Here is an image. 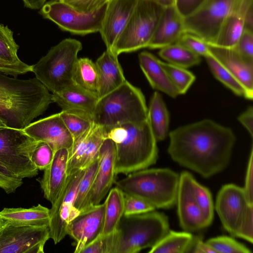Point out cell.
Instances as JSON below:
<instances>
[{"label":"cell","mask_w":253,"mask_h":253,"mask_svg":"<svg viewBox=\"0 0 253 253\" xmlns=\"http://www.w3.org/2000/svg\"><path fill=\"white\" fill-rule=\"evenodd\" d=\"M193 197L208 223L210 225L214 216V205L211 194L206 187L199 183L192 177L191 181Z\"/></svg>","instance_id":"35"},{"label":"cell","mask_w":253,"mask_h":253,"mask_svg":"<svg viewBox=\"0 0 253 253\" xmlns=\"http://www.w3.org/2000/svg\"><path fill=\"white\" fill-rule=\"evenodd\" d=\"M23 179L17 177L6 166L0 162V180L3 190L7 194L14 193L23 184Z\"/></svg>","instance_id":"44"},{"label":"cell","mask_w":253,"mask_h":253,"mask_svg":"<svg viewBox=\"0 0 253 253\" xmlns=\"http://www.w3.org/2000/svg\"><path fill=\"white\" fill-rule=\"evenodd\" d=\"M189 253H216L214 250L206 242H204L201 236H194L192 245Z\"/></svg>","instance_id":"51"},{"label":"cell","mask_w":253,"mask_h":253,"mask_svg":"<svg viewBox=\"0 0 253 253\" xmlns=\"http://www.w3.org/2000/svg\"><path fill=\"white\" fill-rule=\"evenodd\" d=\"M31 72H32V65L23 61L12 63L0 59V73L16 78Z\"/></svg>","instance_id":"46"},{"label":"cell","mask_w":253,"mask_h":253,"mask_svg":"<svg viewBox=\"0 0 253 253\" xmlns=\"http://www.w3.org/2000/svg\"><path fill=\"white\" fill-rule=\"evenodd\" d=\"M206 242L216 253H251L252 251L244 245L233 238L222 236L212 238Z\"/></svg>","instance_id":"40"},{"label":"cell","mask_w":253,"mask_h":253,"mask_svg":"<svg viewBox=\"0 0 253 253\" xmlns=\"http://www.w3.org/2000/svg\"><path fill=\"white\" fill-rule=\"evenodd\" d=\"M69 153V150L66 148L56 150L51 163L44 169L42 176L37 179L43 192L44 197L51 205L57 200L67 179Z\"/></svg>","instance_id":"22"},{"label":"cell","mask_w":253,"mask_h":253,"mask_svg":"<svg viewBox=\"0 0 253 253\" xmlns=\"http://www.w3.org/2000/svg\"><path fill=\"white\" fill-rule=\"evenodd\" d=\"M53 102L62 111L82 115L93 120L99 97L76 84L56 93H52Z\"/></svg>","instance_id":"23"},{"label":"cell","mask_w":253,"mask_h":253,"mask_svg":"<svg viewBox=\"0 0 253 253\" xmlns=\"http://www.w3.org/2000/svg\"><path fill=\"white\" fill-rule=\"evenodd\" d=\"M53 102L52 94L36 77L19 79L0 73V118L23 129Z\"/></svg>","instance_id":"2"},{"label":"cell","mask_w":253,"mask_h":253,"mask_svg":"<svg viewBox=\"0 0 253 253\" xmlns=\"http://www.w3.org/2000/svg\"><path fill=\"white\" fill-rule=\"evenodd\" d=\"M151 0H138L134 11L117 41L113 53L117 55L147 47L164 9Z\"/></svg>","instance_id":"9"},{"label":"cell","mask_w":253,"mask_h":253,"mask_svg":"<svg viewBox=\"0 0 253 253\" xmlns=\"http://www.w3.org/2000/svg\"><path fill=\"white\" fill-rule=\"evenodd\" d=\"M0 188H2V186H1V185L0 184ZM1 219L0 218V226L1 225Z\"/></svg>","instance_id":"56"},{"label":"cell","mask_w":253,"mask_h":253,"mask_svg":"<svg viewBox=\"0 0 253 253\" xmlns=\"http://www.w3.org/2000/svg\"><path fill=\"white\" fill-rule=\"evenodd\" d=\"M104 203L89 206L70 221L67 227V235L76 244L75 253H80L85 246L102 234L104 222Z\"/></svg>","instance_id":"15"},{"label":"cell","mask_w":253,"mask_h":253,"mask_svg":"<svg viewBox=\"0 0 253 253\" xmlns=\"http://www.w3.org/2000/svg\"><path fill=\"white\" fill-rule=\"evenodd\" d=\"M253 148L252 147L245 176L244 187L243 188L250 204L253 205Z\"/></svg>","instance_id":"48"},{"label":"cell","mask_w":253,"mask_h":253,"mask_svg":"<svg viewBox=\"0 0 253 253\" xmlns=\"http://www.w3.org/2000/svg\"><path fill=\"white\" fill-rule=\"evenodd\" d=\"M19 47L13 38V32L0 23V59L12 63L21 62L17 55Z\"/></svg>","instance_id":"39"},{"label":"cell","mask_w":253,"mask_h":253,"mask_svg":"<svg viewBox=\"0 0 253 253\" xmlns=\"http://www.w3.org/2000/svg\"><path fill=\"white\" fill-rule=\"evenodd\" d=\"M82 48L80 41L64 39L32 65V72L49 91L58 93L74 84L78 54Z\"/></svg>","instance_id":"7"},{"label":"cell","mask_w":253,"mask_h":253,"mask_svg":"<svg viewBox=\"0 0 253 253\" xmlns=\"http://www.w3.org/2000/svg\"><path fill=\"white\" fill-rule=\"evenodd\" d=\"M105 138L104 129L94 123L89 130L74 140L69 153L67 175L86 168L97 159Z\"/></svg>","instance_id":"18"},{"label":"cell","mask_w":253,"mask_h":253,"mask_svg":"<svg viewBox=\"0 0 253 253\" xmlns=\"http://www.w3.org/2000/svg\"><path fill=\"white\" fill-rule=\"evenodd\" d=\"M85 169H79L68 175L59 196L49 209V236L55 244L61 241L67 235L69 222L80 212L75 208L74 203Z\"/></svg>","instance_id":"13"},{"label":"cell","mask_w":253,"mask_h":253,"mask_svg":"<svg viewBox=\"0 0 253 253\" xmlns=\"http://www.w3.org/2000/svg\"><path fill=\"white\" fill-rule=\"evenodd\" d=\"M118 56L106 50L95 62L99 79V98L116 89L126 81Z\"/></svg>","instance_id":"26"},{"label":"cell","mask_w":253,"mask_h":253,"mask_svg":"<svg viewBox=\"0 0 253 253\" xmlns=\"http://www.w3.org/2000/svg\"><path fill=\"white\" fill-rule=\"evenodd\" d=\"M22 129L37 141L48 143L55 152L63 148L70 150L73 143L59 113L32 122Z\"/></svg>","instance_id":"20"},{"label":"cell","mask_w":253,"mask_h":253,"mask_svg":"<svg viewBox=\"0 0 253 253\" xmlns=\"http://www.w3.org/2000/svg\"><path fill=\"white\" fill-rule=\"evenodd\" d=\"M194 236L187 231L176 232L169 230L168 233L154 246L149 253H189Z\"/></svg>","instance_id":"31"},{"label":"cell","mask_w":253,"mask_h":253,"mask_svg":"<svg viewBox=\"0 0 253 253\" xmlns=\"http://www.w3.org/2000/svg\"><path fill=\"white\" fill-rule=\"evenodd\" d=\"M215 210L224 229L231 235L250 241L253 238V205L243 188L234 184L223 185L216 196Z\"/></svg>","instance_id":"8"},{"label":"cell","mask_w":253,"mask_h":253,"mask_svg":"<svg viewBox=\"0 0 253 253\" xmlns=\"http://www.w3.org/2000/svg\"><path fill=\"white\" fill-rule=\"evenodd\" d=\"M114 143L116 174H128L155 164L158 157L157 142L148 119L104 129Z\"/></svg>","instance_id":"3"},{"label":"cell","mask_w":253,"mask_h":253,"mask_svg":"<svg viewBox=\"0 0 253 253\" xmlns=\"http://www.w3.org/2000/svg\"><path fill=\"white\" fill-rule=\"evenodd\" d=\"M49 238L48 225L1 223L0 253H44L45 244Z\"/></svg>","instance_id":"14"},{"label":"cell","mask_w":253,"mask_h":253,"mask_svg":"<svg viewBox=\"0 0 253 253\" xmlns=\"http://www.w3.org/2000/svg\"><path fill=\"white\" fill-rule=\"evenodd\" d=\"M175 43L185 47L200 56L206 57L211 53L208 44L205 41L190 33L183 34Z\"/></svg>","instance_id":"42"},{"label":"cell","mask_w":253,"mask_h":253,"mask_svg":"<svg viewBox=\"0 0 253 253\" xmlns=\"http://www.w3.org/2000/svg\"><path fill=\"white\" fill-rule=\"evenodd\" d=\"M49 216V209L40 204L30 208H5L0 211L1 223L19 225H48Z\"/></svg>","instance_id":"28"},{"label":"cell","mask_w":253,"mask_h":253,"mask_svg":"<svg viewBox=\"0 0 253 253\" xmlns=\"http://www.w3.org/2000/svg\"><path fill=\"white\" fill-rule=\"evenodd\" d=\"M241 0H206L194 13L184 18L185 33L213 43L228 15Z\"/></svg>","instance_id":"12"},{"label":"cell","mask_w":253,"mask_h":253,"mask_svg":"<svg viewBox=\"0 0 253 253\" xmlns=\"http://www.w3.org/2000/svg\"><path fill=\"white\" fill-rule=\"evenodd\" d=\"M137 1L110 0L107 2L99 31L106 50L113 52L115 45L132 15Z\"/></svg>","instance_id":"19"},{"label":"cell","mask_w":253,"mask_h":253,"mask_svg":"<svg viewBox=\"0 0 253 253\" xmlns=\"http://www.w3.org/2000/svg\"><path fill=\"white\" fill-rule=\"evenodd\" d=\"M99 157L86 169L77 190L74 207L80 211L82 209L90 192L96 175L99 164Z\"/></svg>","instance_id":"38"},{"label":"cell","mask_w":253,"mask_h":253,"mask_svg":"<svg viewBox=\"0 0 253 253\" xmlns=\"http://www.w3.org/2000/svg\"><path fill=\"white\" fill-rule=\"evenodd\" d=\"M124 193V215H131L145 213L154 211L155 208L143 200L134 196Z\"/></svg>","instance_id":"43"},{"label":"cell","mask_w":253,"mask_h":253,"mask_svg":"<svg viewBox=\"0 0 253 253\" xmlns=\"http://www.w3.org/2000/svg\"><path fill=\"white\" fill-rule=\"evenodd\" d=\"M163 7L174 5L175 0H151Z\"/></svg>","instance_id":"55"},{"label":"cell","mask_w":253,"mask_h":253,"mask_svg":"<svg viewBox=\"0 0 253 253\" xmlns=\"http://www.w3.org/2000/svg\"><path fill=\"white\" fill-rule=\"evenodd\" d=\"M211 53L243 85L245 98L253 97V61L242 57L234 48H225L208 43Z\"/></svg>","instance_id":"21"},{"label":"cell","mask_w":253,"mask_h":253,"mask_svg":"<svg viewBox=\"0 0 253 253\" xmlns=\"http://www.w3.org/2000/svg\"><path fill=\"white\" fill-rule=\"evenodd\" d=\"M78 10L90 12L100 8L110 0H60Z\"/></svg>","instance_id":"47"},{"label":"cell","mask_w":253,"mask_h":253,"mask_svg":"<svg viewBox=\"0 0 253 253\" xmlns=\"http://www.w3.org/2000/svg\"><path fill=\"white\" fill-rule=\"evenodd\" d=\"M104 203V222L101 236H106L115 232L121 218L124 215L123 192L117 187L111 189Z\"/></svg>","instance_id":"30"},{"label":"cell","mask_w":253,"mask_h":253,"mask_svg":"<svg viewBox=\"0 0 253 253\" xmlns=\"http://www.w3.org/2000/svg\"><path fill=\"white\" fill-rule=\"evenodd\" d=\"M24 5L32 9L41 8L47 0H22Z\"/></svg>","instance_id":"54"},{"label":"cell","mask_w":253,"mask_h":253,"mask_svg":"<svg viewBox=\"0 0 253 253\" xmlns=\"http://www.w3.org/2000/svg\"><path fill=\"white\" fill-rule=\"evenodd\" d=\"M38 141L22 129L11 127L0 118V162L22 179L32 178L38 169L31 160Z\"/></svg>","instance_id":"10"},{"label":"cell","mask_w":253,"mask_h":253,"mask_svg":"<svg viewBox=\"0 0 253 253\" xmlns=\"http://www.w3.org/2000/svg\"><path fill=\"white\" fill-rule=\"evenodd\" d=\"M107 3L93 11L84 12L61 0H54L45 3L40 12L43 17L53 22L62 30L84 35L99 32Z\"/></svg>","instance_id":"11"},{"label":"cell","mask_w":253,"mask_h":253,"mask_svg":"<svg viewBox=\"0 0 253 253\" xmlns=\"http://www.w3.org/2000/svg\"><path fill=\"white\" fill-rule=\"evenodd\" d=\"M159 55L169 63L186 69L201 61V56L177 43L161 48Z\"/></svg>","instance_id":"33"},{"label":"cell","mask_w":253,"mask_h":253,"mask_svg":"<svg viewBox=\"0 0 253 253\" xmlns=\"http://www.w3.org/2000/svg\"><path fill=\"white\" fill-rule=\"evenodd\" d=\"M99 164L92 188L81 211L100 204L115 182V146L109 138L104 140L99 151Z\"/></svg>","instance_id":"16"},{"label":"cell","mask_w":253,"mask_h":253,"mask_svg":"<svg viewBox=\"0 0 253 253\" xmlns=\"http://www.w3.org/2000/svg\"><path fill=\"white\" fill-rule=\"evenodd\" d=\"M193 177L187 171L179 175L175 204L180 225L189 232L201 230L210 226L193 197L191 187Z\"/></svg>","instance_id":"17"},{"label":"cell","mask_w":253,"mask_h":253,"mask_svg":"<svg viewBox=\"0 0 253 253\" xmlns=\"http://www.w3.org/2000/svg\"><path fill=\"white\" fill-rule=\"evenodd\" d=\"M253 0H241L223 22L212 44L233 48L245 29V17Z\"/></svg>","instance_id":"25"},{"label":"cell","mask_w":253,"mask_h":253,"mask_svg":"<svg viewBox=\"0 0 253 253\" xmlns=\"http://www.w3.org/2000/svg\"><path fill=\"white\" fill-rule=\"evenodd\" d=\"M169 222L163 213L154 211L123 215L116 230L106 236L108 253H137L151 248L169 232Z\"/></svg>","instance_id":"4"},{"label":"cell","mask_w":253,"mask_h":253,"mask_svg":"<svg viewBox=\"0 0 253 253\" xmlns=\"http://www.w3.org/2000/svg\"><path fill=\"white\" fill-rule=\"evenodd\" d=\"M253 4L248 9L245 17V29L253 31Z\"/></svg>","instance_id":"53"},{"label":"cell","mask_w":253,"mask_h":253,"mask_svg":"<svg viewBox=\"0 0 253 253\" xmlns=\"http://www.w3.org/2000/svg\"><path fill=\"white\" fill-rule=\"evenodd\" d=\"M74 83L99 97V79L95 63L87 57L78 58Z\"/></svg>","instance_id":"32"},{"label":"cell","mask_w":253,"mask_h":253,"mask_svg":"<svg viewBox=\"0 0 253 253\" xmlns=\"http://www.w3.org/2000/svg\"><path fill=\"white\" fill-rule=\"evenodd\" d=\"M242 57L253 61V31L244 29L236 45L233 47Z\"/></svg>","instance_id":"45"},{"label":"cell","mask_w":253,"mask_h":253,"mask_svg":"<svg viewBox=\"0 0 253 253\" xmlns=\"http://www.w3.org/2000/svg\"><path fill=\"white\" fill-rule=\"evenodd\" d=\"M179 175L168 168H147L115 181L123 192L139 198L155 209H168L176 204Z\"/></svg>","instance_id":"5"},{"label":"cell","mask_w":253,"mask_h":253,"mask_svg":"<svg viewBox=\"0 0 253 253\" xmlns=\"http://www.w3.org/2000/svg\"><path fill=\"white\" fill-rule=\"evenodd\" d=\"M169 136L168 152L172 160L204 178L227 167L236 141L230 128L210 119L178 127Z\"/></svg>","instance_id":"1"},{"label":"cell","mask_w":253,"mask_h":253,"mask_svg":"<svg viewBox=\"0 0 253 253\" xmlns=\"http://www.w3.org/2000/svg\"><path fill=\"white\" fill-rule=\"evenodd\" d=\"M148 119L156 140H164L168 133L169 115L162 95L158 91L151 97L148 108Z\"/></svg>","instance_id":"29"},{"label":"cell","mask_w":253,"mask_h":253,"mask_svg":"<svg viewBox=\"0 0 253 253\" xmlns=\"http://www.w3.org/2000/svg\"><path fill=\"white\" fill-rule=\"evenodd\" d=\"M80 253H106L104 239L101 235L84 247Z\"/></svg>","instance_id":"52"},{"label":"cell","mask_w":253,"mask_h":253,"mask_svg":"<svg viewBox=\"0 0 253 253\" xmlns=\"http://www.w3.org/2000/svg\"><path fill=\"white\" fill-rule=\"evenodd\" d=\"M238 121L247 129L251 136L253 137V108L249 106L238 117Z\"/></svg>","instance_id":"50"},{"label":"cell","mask_w":253,"mask_h":253,"mask_svg":"<svg viewBox=\"0 0 253 253\" xmlns=\"http://www.w3.org/2000/svg\"><path fill=\"white\" fill-rule=\"evenodd\" d=\"M206 0H175V6L183 18L194 13Z\"/></svg>","instance_id":"49"},{"label":"cell","mask_w":253,"mask_h":253,"mask_svg":"<svg viewBox=\"0 0 253 253\" xmlns=\"http://www.w3.org/2000/svg\"><path fill=\"white\" fill-rule=\"evenodd\" d=\"M148 119V108L142 91L126 80L120 86L99 98L94 112V123L107 129Z\"/></svg>","instance_id":"6"},{"label":"cell","mask_w":253,"mask_h":253,"mask_svg":"<svg viewBox=\"0 0 253 253\" xmlns=\"http://www.w3.org/2000/svg\"><path fill=\"white\" fill-rule=\"evenodd\" d=\"M214 76L235 94L246 96V92L240 82L211 53L205 57Z\"/></svg>","instance_id":"34"},{"label":"cell","mask_w":253,"mask_h":253,"mask_svg":"<svg viewBox=\"0 0 253 253\" xmlns=\"http://www.w3.org/2000/svg\"><path fill=\"white\" fill-rule=\"evenodd\" d=\"M60 116L74 140L89 130L93 125V120L78 114L61 111Z\"/></svg>","instance_id":"37"},{"label":"cell","mask_w":253,"mask_h":253,"mask_svg":"<svg viewBox=\"0 0 253 253\" xmlns=\"http://www.w3.org/2000/svg\"><path fill=\"white\" fill-rule=\"evenodd\" d=\"M184 33V18L175 5L165 7L147 47L161 49L174 43Z\"/></svg>","instance_id":"24"},{"label":"cell","mask_w":253,"mask_h":253,"mask_svg":"<svg viewBox=\"0 0 253 253\" xmlns=\"http://www.w3.org/2000/svg\"><path fill=\"white\" fill-rule=\"evenodd\" d=\"M140 67L151 87L175 98L179 93L162 66L161 61L152 53L142 51L138 55Z\"/></svg>","instance_id":"27"},{"label":"cell","mask_w":253,"mask_h":253,"mask_svg":"<svg viewBox=\"0 0 253 253\" xmlns=\"http://www.w3.org/2000/svg\"><path fill=\"white\" fill-rule=\"evenodd\" d=\"M0 184L1 185V186H2V188H2V189H3V185H2V183H1V181H0Z\"/></svg>","instance_id":"57"},{"label":"cell","mask_w":253,"mask_h":253,"mask_svg":"<svg viewBox=\"0 0 253 253\" xmlns=\"http://www.w3.org/2000/svg\"><path fill=\"white\" fill-rule=\"evenodd\" d=\"M161 64L179 94H185L194 82L195 76L186 68L162 61Z\"/></svg>","instance_id":"36"},{"label":"cell","mask_w":253,"mask_h":253,"mask_svg":"<svg viewBox=\"0 0 253 253\" xmlns=\"http://www.w3.org/2000/svg\"><path fill=\"white\" fill-rule=\"evenodd\" d=\"M55 151L47 143L38 141L32 156L31 160L38 170H44L51 163Z\"/></svg>","instance_id":"41"}]
</instances>
